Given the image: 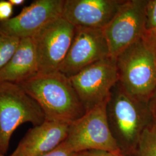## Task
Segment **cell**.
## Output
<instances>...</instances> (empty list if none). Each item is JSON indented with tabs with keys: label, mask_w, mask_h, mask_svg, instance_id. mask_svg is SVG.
<instances>
[{
	"label": "cell",
	"mask_w": 156,
	"mask_h": 156,
	"mask_svg": "<svg viewBox=\"0 0 156 156\" xmlns=\"http://www.w3.org/2000/svg\"><path fill=\"white\" fill-rule=\"evenodd\" d=\"M69 124L46 121L30 128L9 156H39L55 149L67 137Z\"/></svg>",
	"instance_id": "obj_12"
},
{
	"label": "cell",
	"mask_w": 156,
	"mask_h": 156,
	"mask_svg": "<svg viewBox=\"0 0 156 156\" xmlns=\"http://www.w3.org/2000/svg\"><path fill=\"white\" fill-rule=\"evenodd\" d=\"M143 37L150 46L156 58V30L146 31Z\"/></svg>",
	"instance_id": "obj_19"
},
{
	"label": "cell",
	"mask_w": 156,
	"mask_h": 156,
	"mask_svg": "<svg viewBox=\"0 0 156 156\" xmlns=\"http://www.w3.org/2000/svg\"><path fill=\"white\" fill-rule=\"evenodd\" d=\"M9 1L13 6L22 5L26 2L24 0H9Z\"/></svg>",
	"instance_id": "obj_22"
},
{
	"label": "cell",
	"mask_w": 156,
	"mask_h": 156,
	"mask_svg": "<svg viewBox=\"0 0 156 156\" xmlns=\"http://www.w3.org/2000/svg\"><path fill=\"white\" fill-rule=\"evenodd\" d=\"M76 27L60 17L48 24L34 37L39 73L59 71L72 44Z\"/></svg>",
	"instance_id": "obj_8"
},
{
	"label": "cell",
	"mask_w": 156,
	"mask_h": 156,
	"mask_svg": "<svg viewBox=\"0 0 156 156\" xmlns=\"http://www.w3.org/2000/svg\"><path fill=\"white\" fill-rule=\"evenodd\" d=\"M147 0H125L111 21L103 29L111 57L116 58L146 31Z\"/></svg>",
	"instance_id": "obj_7"
},
{
	"label": "cell",
	"mask_w": 156,
	"mask_h": 156,
	"mask_svg": "<svg viewBox=\"0 0 156 156\" xmlns=\"http://www.w3.org/2000/svg\"><path fill=\"white\" fill-rule=\"evenodd\" d=\"M38 73V57L34 38H23L11 58L0 70V82L20 83Z\"/></svg>",
	"instance_id": "obj_13"
},
{
	"label": "cell",
	"mask_w": 156,
	"mask_h": 156,
	"mask_svg": "<svg viewBox=\"0 0 156 156\" xmlns=\"http://www.w3.org/2000/svg\"><path fill=\"white\" fill-rule=\"evenodd\" d=\"M45 121L39 104L18 84L0 82V154L5 155L12 136L20 125Z\"/></svg>",
	"instance_id": "obj_4"
},
{
	"label": "cell",
	"mask_w": 156,
	"mask_h": 156,
	"mask_svg": "<svg viewBox=\"0 0 156 156\" xmlns=\"http://www.w3.org/2000/svg\"><path fill=\"white\" fill-rule=\"evenodd\" d=\"M69 78L88 111L108 100L119 80L116 60L112 57L101 60Z\"/></svg>",
	"instance_id": "obj_6"
},
{
	"label": "cell",
	"mask_w": 156,
	"mask_h": 156,
	"mask_svg": "<svg viewBox=\"0 0 156 156\" xmlns=\"http://www.w3.org/2000/svg\"><path fill=\"white\" fill-rule=\"evenodd\" d=\"M20 39L0 33V70L11 58Z\"/></svg>",
	"instance_id": "obj_15"
},
{
	"label": "cell",
	"mask_w": 156,
	"mask_h": 156,
	"mask_svg": "<svg viewBox=\"0 0 156 156\" xmlns=\"http://www.w3.org/2000/svg\"><path fill=\"white\" fill-rule=\"evenodd\" d=\"M41 106L45 120L71 124L86 112L69 78L57 71L19 83Z\"/></svg>",
	"instance_id": "obj_1"
},
{
	"label": "cell",
	"mask_w": 156,
	"mask_h": 156,
	"mask_svg": "<svg viewBox=\"0 0 156 156\" xmlns=\"http://www.w3.org/2000/svg\"><path fill=\"white\" fill-rule=\"evenodd\" d=\"M65 0H36L16 16L0 22V33L19 39L33 38L56 19L62 17Z\"/></svg>",
	"instance_id": "obj_10"
},
{
	"label": "cell",
	"mask_w": 156,
	"mask_h": 156,
	"mask_svg": "<svg viewBox=\"0 0 156 156\" xmlns=\"http://www.w3.org/2000/svg\"><path fill=\"white\" fill-rule=\"evenodd\" d=\"M149 106L154 119H156V87L149 100Z\"/></svg>",
	"instance_id": "obj_21"
},
{
	"label": "cell",
	"mask_w": 156,
	"mask_h": 156,
	"mask_svg": "<svg viewBox=\"0 0 156 156\" xmlns=\"http://www.w3.org/2000/svg\"><path fill=\"white\" fill-rule=\"evenodd\" d=\"M107 102L86 112L69 124L67 137L62 142L68 150L73 153L108 151L123 156L109 126Z\"/></svg>",
	"instance_id": "obj_5"
},
{
	"label": "cell",
	"mask_w": 156,
	"mask_h": 156,
	"mask_svg": "<svg viewBox=\"0 0 156 156\" xmlns=\"http://www.w3.org/2000/svg\"><path fill=\"white\" fill-rule=\"evenodd\" d=\"M135 156H156V119L145 129L134 151Z\"/></svg>",
	"instance_id": "obj_14"
},
{
	"label": "cell",
	"mask_w": 156,
	"mask_h": 156,
	"mask_svg": "<svg viewBox=\"0 0 156 156\" xmlns=\"http://www.w3.org/2000/svg\"><path fill=\"white\" fill-rule=\"evenodd\" d=\"M0 156H5V155H4V154H0Z\"/></svg>",
	"instance_id": "obj_23"
},
{
	"label": "cell",
	"mask_w": 156,
	"mask_h": 156,
	"mask_svg": "<svg viewBox=\"0 0 156 156\" xmlns=\"http://www.w3.org/2000/svg\"><path fill=\"white\" fill-rule=\"evenodd\" d=\"M13 6L9 1H0V22L6 21L12 18Z\"/></svg>",
	"instance_id": "obj_17"
},
{
	"label": "cell",
	"mask_w": 156,
	"mask_h": 156,
	"mask_svg": "<svg viewBox=\"0 0 156 156\" xmlns=\"http://www.w3.org/2000/svg\"><path fill=\"white\" fill-rule=\"evenodd\" d=\"M39 156H82V153H73L62 143L55 149Z\"/></svg>",
	"instance_id": "obj_18"
},
{
	"label": "cell",
	"mask_w": 156,
	"mask_h": 156,
	"mask_svg": "<svg viewBox=\"0 0 156 156\" xmlns=\"http://www.w3.org/2000/svg\"><path fill=\"white\" fill-rule=\"evenodd\" d=\"M125 0H65L62 17L76 27L104 29Z\"/></svg>",
	"instance_id": "obj_11"
},
{
	"label": "cell",
	"mask_w": 156,
	"mask_h": 156,
	"mask_svg": "<svg viewBox=\"0 0 156 156\" xmlns=\"http://www.w3.org/2000/svg\"><path fill=\"white\" fill-rule=\"evenodd\" d=\"M156 30V0H147L146 8V31Z\"/></svg>",
	"instance_id": "obj_16"
},
{
	"label": "cell",
	"mask_w": 156,
	"mask_h": 156,
	"mask_svg": "<svg viewBox=\"0 0 156 156\" xmlns=\"http://www.w3.org/2000/svg\"><path fill=\"white\" fill-rule=\"evenodd\" d=\"M118 83L129 94L149 102L156 87V58L142 37L116 58Z\"/></svg>",
	"instance_id": "obj_3"
},
{
	"label": "cell",
	"mask_w": 156,
	"mask_h": 156,
	"mask_svg": "<svg viewBox=\"0 0 156 156\" xmlns=\"http://www.w3.org/2000/svg\"><path fill=\"white\" fill-rule=\"evenodd\" d=\"M106 109L109 128L122 154H134L140 136L154 119L149 102L129 94L117 82Z\"/></svg>",
	"instance_id": "obj_2"
},
{
	"label": "cell",
	"mask_w": 156,
	"mask_h": 156,
	"mask_svg": "<svg viewBox=\"0 0 156 156\" xmlns=\"http://www.w3.org/2000/svg\"><path fill=\"white\" fill-rule=\"evenodd\" d=\"M82 156H123L104 151H89L82 153Z\"/></svg>",
	"instance_id": "obj_20"
},
{
	"label": "cell",
	"mask_w": 156,
	"mask_h": 156,
	"mask_svg": "<svg viewBox=\"0 0 156 156\" xmlns=\"http://www.w3.org/2000/svg\"><path fill=\"white\" fill-rule=\"evenodd\" d=\"M109 57L110 51L103 29L76 27L72 44L58 71L70 78Z\"/></svg>",
	"instance_id": "obj_9"
}]
</instances>
